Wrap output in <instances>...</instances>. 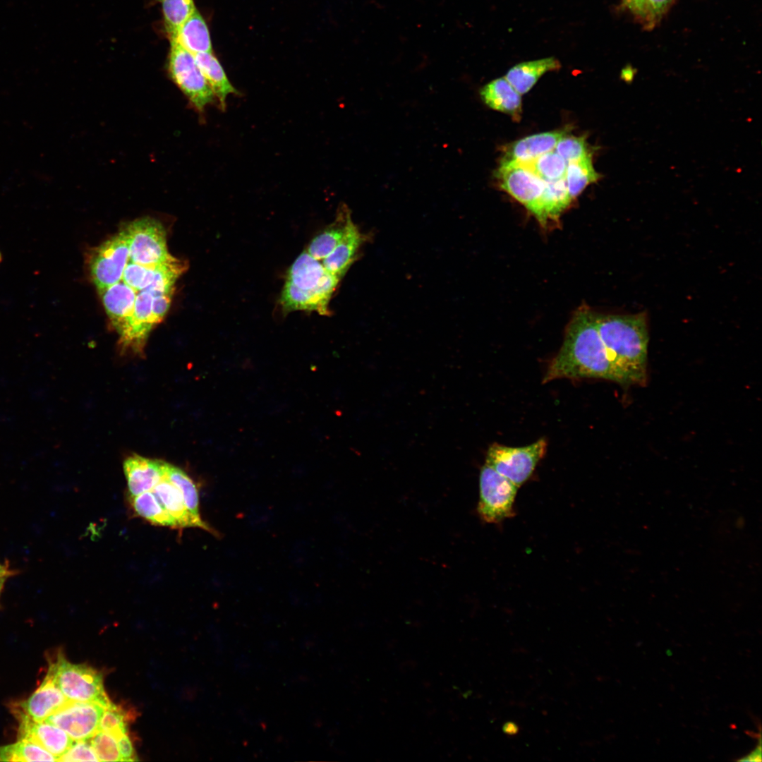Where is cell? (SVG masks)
Returning a JSON list of instances; mask_svg holds the SVG:
<instances>
[{"label": "cell", "mask_w": 762, "mask_h": 762, "mask_svg": "<svg viewBox=\"0 0 762 762\" xmlns=\"http://www.w3.org/2000/svg\"><path fill=\"white\" fill-rule=\"evenodd\" d=\"M601 378L622 385L599 334L596 315L579 310L572 320L560 351L550 362L543 383L561 378Z\"/></svg>", "instance_id": "6da1fadb"}, {"label": "cell", "mask_w": 762, "mask_h": 762, "mask_svg": "<svg viewBox=\"0 0 762 762\" xmlns=\"http://www.w3.org/2000/svg\"><path fill=\"white\" fill-rule=\"evenodd\" d=\"M596 323L622 385L645 384L648 344L645 316L596 315Z\"/></svg>", "instance_id": "7a4b0ae2"}, {"label": "cell", "mask_w": 762, "mask_h": 762, "mask_svg": "<svg viewBox=\"0 0 762 762\" xmlns=\"http://www.w3.org/2000/svg\"><path fill=\"white\" fill-rule=\"evenodd\" d=\"M340 279L327 271L320 260L303 251L287 271L279 300L282 312L314 311L329 315V301Z\"/></svg>", "instance_id": "3957f363"}, {"label": "cell", "mask_w": 762, "mask_h": 762, "mask_svg": "<svg viewBox=\"0 0 762 762\" xmlns=\"http://www.w3.org/2000/svg\"><path fill=\"white\" fill-rule=\"evenodd\" d=\"M47 674L70 701L95 702L104 708L111 702L102 672L85 664L69 662L61 651L54 660H49Z\"/></svg>", "instance_id": "277c9868"}, {"label": "cell", "mask_w": 762, "mask_h": 762, "mask_svg": "<svg viewBox=\"0 0 762 762\" xmlns=\"http://www.w3.org/2000/svg\"><path fill=\"white\" fill-rule=\"evenodd\" d=\"M168 71L171 80L193 106L202 111L214 95L195 60L194 54L174 40H170Z\"/></svg>", "instance_id": "5b68a950"}, {"label": "cell", "mask_w": 762, "mask_h": 762, "mask_svg": "<svg viewBox=\"0 0 762 762\" xmlns=\"http://www.w3.org/2000/svg\"><path fill=\"white\" fill-rule=\"evenodd\" d=\"M546 450L545 439L519 447L494 443L488 449L485 464L519 488L531 477Z\"/></svg>", "instance_id": "8992f818"}, {"label": "cell", "mask_w": 762, "mask_h": 762, "mask_svg": "<svg viewBox=\"0 0 762 762\" xmlns=\"http://www.w3.org/2000/svg\"><path fill=\"white\" fill-rule=\"evenodd\" d=\"M479 488L477 510L483 521L497 524L514 516L519 488L514 483L485 464L480 473Z\"/></svg>", "instance_id": "52a82bcc"}, {"label": "cell", "mask_w": 762, "mask_h": 762, "mask_svg": "<svg viewBox=\"0 0 762 762\" xmlns=\"http://www.w3.org/2000/svg\"><path fill=\"white\" fill-rule=\"evenodd\" d=\"M128 241L131 262L142 265L162 263L169 253L163 225L151 217H143L128 223L123 229Z\"/></svg>", "instance_id": "ba28073f"}, {"label": "cell", "mask_w": 762, "mask_h": 762, "mask_svg": "<svg viewBox=\"0 0 762 762\" xmlns=\"http://www.w3.org/2000/svg\"><path fill=\"white\" fill-rule=\"evenodd\" d=\"M129 261L128 241L123 229L94 249L89 265L97 290L120 282Z\"/></svg>", "instance_id": "9c48e42d"}, {"label": "cell", "mask_w": 762, "mask_h": 762, "mask_svg": "<svg viewBox=\"0 0 762 762\" xmlns=\"http://www.w3.org/2000/svg\"><path fill=\"white\" fill-rule=\"evenodd\" d=\"M495 176L500 186L536 217L545 181L516 162L502 161Z\"/></svg>", "instance_id": "30bf717a"}, {"label": "cell", "mask_w": 762, "mask_h": 762, "mask_svg": "<svg viewBox=\"0 0 762 762\" xmlns=\"http://www.w3.org/2000/svg\"><path fill=\"white\" fill-rule=\"evenodd\" d=\"M104 710L97 703L70 701L46 721L64 730L74 741H87L99 731Z\"/></svg>", "instance_id": "8fae6325"}, {"label": "cell", "mask_w": 762, "mask_h": 762, "mask_svg": "<svg viewBox=\"0 0 762 762\" xmlns=\"http://www.w3.org/2000/svg\"><path fill=\"white\" fill-rule=\"evenodd\" d=\"M11 711L18 722V739L37 744L54 756L57 761L75 742L64 730L46 720L35 721L11 706Z\"/></svg>", "instance_id": "7c38bea8"}, {"label": "cell", "mask_w": 762, "mask_h": 762, "mask_svg": "<svg viewBox=\"0 0 762 762\" xmlns=\"http://www.w3.org/2000/svg\"><path fill=\"white\" fill-rule=\"evenodd\" d=\"M152 298L153 295L148 291L138 292L133 313L119 332L123 349L140 353L150 332L158 324L152 313Z\"/></svg>", "instance_id": "4fadbf2b"}, {"label": "cell", "mask_w": 762, "mask_h": 762, "mask_svg": "<svg viewBox=\"0 0 762 762\" xmlns=\"http://www.w3.org/2000/svg\"><path fill=\"white\" fill-rule=\"evenodd\" d=\"M69 702L46 674L40 686L27 699L11 706L35 721H44Z\"/></svg>", "instance_id": "5bb4252c"}, {"label": "cell", "mask_w": 762, "mask_h": 762, "mask_svg": "<svg viewBox=\"0 0 762 762\" xmlns=\"http://www.w3.org/2000/svg\"><path fill=\"white\" fill-rule=\"evenodd\" d=\"M164 461L131 456L123 463L130 497L150 491L164 476Z\"/></svg>", "instance_id": "9a60e30c"}, {"label": "cell", "mask_w": 762, "mask_h": 762, "mask_svg": "<svg viewBox=\"0 0 762 762\" xmlns=\"http://www.w3.org/2000/svg\"><path fill=\"white\" fill-rule=\"evenodd\" d=\"M152 492L175 520L178 528L196 527L215 534V531L202 519H198L190 514L181 491L165 476L152 488Z\"/></svg>", "instance_id": "2e32d148"}, {"label": "cell", "mask_w": 762, "mask_h": 762, "mask_svg": "<svg viewBox=\"0 0 762 762\" xmlns=\"http://www.w3.org/2000/svg\"><path fill=\"white\" fill-rule=\"evenodd\" d=\"M365 237L351 217L341 240L333 250L322 260V265L327 271L339 279L343 277L356 260Z\"/></svg>", "instance_id": "e0dca14e"}, {"label": "cell", "mask_w": 762, "mask_h": 762, "mask_svg": "<svg viewBox=\"0 0 762 762\" xmlns=\"http://www.w3.org/2000/svg\"><path fill=\"white\" fill-rule=\"evenodd\" d=\"M98 292L109 319L119 333L133 313L138 292L122 280Z\"/></svg>", "instance_id": "ac0fdd59"}, {"label": "cell", "mask_w": 762, "mask_h": 762, "mask_svg": "<svg viewBox=\"0 0 762 762\" xmlns=\"http://www.w3.org/2000/svg\"><path fill=\"white\" fill-rule=\"evenodd\" d=\"M566 130L540 133L525 137L507 147L502 161L526 162L552 151Z\"/></svg>", "instance_id": "d6986e66"}, {"label": "cell", "mask_w": 762, "mask_h": 762, "mask_svg": "<svg viewBox=\"0 0 762 762\" xmlns=\"http://www.w3.org/2000/svg\"><path fill=\"white\" fill-rule=\"evenodd\" d=\"M480 94L483 101L490 108L519 119L521 112V95L504 77L495 79L483 86Z\"/></svg>", "instance_id": "ffe728a7"}, {"label": "cell", "mask_w": 762, "mask_h": 762, "mask_svg": "<svg viewBox=\"0 0 762 762\" xmlns=\"http://www.w3.org/2000/svg\"><path fill=\"white\" fill-rule=\"evenodd\" d=\"M560 68L555 57L544 58L519 63L509 70L505 79L520 95L526 93L546 72Z\"/></svg>", "instance_id": "44dd1931"}, {"label": "cell", "mask_w": 762, "mask_h": 762, "mask_svg": "<svg viewBox=\"0 0 762 762\" xmlns=\"http://www.w3.org/2000/svg\"><path fill=\"white\" fill-rule=\"evenodd\" d=\"M351 217L349 209L341 205L334 220L311 240L306 250L314 258L322 260L341 240Z\"/></svg>", "instance_id": "7402d4cb"}, {"label": "cell", "mask_w": 762, "mask_h": 762, "mask_svg": "<svg viewBox=\"0 0 762 762\" xmlns=\"http://www.w3.org/2000/svg\"><path fill=\"white\" fill-rule=\"evenodd\" d=\"M194 56L220 108L225 109L228 96L236 94L238 91L230 83L223 67L212 53L201 52Z\"/></svg>", "instance_id": "603a6c76"}, {"label": "cell", "mask_w": 762, "mask_h": 762, "mask_svg": "<svg viewBox=\"0 0 762 762\" xmlns=\"http://www.w3.org/2000/svg\"><path fill=\"white\" fill-rule=\"evenodd\" d=\"M170 40H176L193 54L201 52L212 53L208 28L197 9L182 24L176 36Z\"/></svg>", "instance_id": "cb8c5ba5"}, {"label": "cell", "mask_w": 762, "mask_h": 762, "mask_svg": "<svg viewBox=\"0 0 762 762\" xmlns=\"http://www.w3.org/2000/svg\"><path fill=\"white\" fill-rule=\"evenodd\" d=\"M570 198L564 179L554 181H545L536 218L545 224L548 218L557 217L570 203Z\"/></svg>", "instance_id": "d4e9b609"}, {"label": "cell", "mask_w": 762, "mask_h": 762, "mask_svg": "<svg viewBox=\"0 0 762 762\" xmlns=\"http://www.w3.org/2000/svg\"><path fill=\"white\" fill-rule=\"evenodd\" d=\"M130 502L137 515L152 524L178 528L175 520L167 512L152 492L147 491L131 497Z\"/></svg>", "instance_id": "484cf974"}, {"label": "cell", "mask_w": 762, "mask_h": 762, "mask_svg": "<svg viewBox=\"0 0 762 762\" xmlns=\"http://www.w3.org/2000/svg\"><path fill=\"white\" fill-rule=\"evenodd\" d=\"M600 175L595 171L591 153L567 164L565 181L570 198L578 196L589 184L597 181Z\"/></svg>", "instance_id": "4316f807"}, {"label": "cell", "mask_w": 762, "mask_h": 762, "mask_svg": "<svg viewBox=\"0 0 762 762\" xmlns=\"http://www.w3.org/2000/svg\"><path fill=\"white\" fill-rule=\"evenodd\" d=\"M57 758L37 744L18 739L16 743L0 746V761H55Z\"/></svg>", "instance_id": "83f0119b"}, {"label": "cell", "mask_w": 762, "mask_h": 762, "mask_svg": "<svg viewBox=\"0 0 762 762\" xmlns=\"http://www.w3.org/2000/svg\"><path fill=\"white\" fill-rule=\"evenodd\" d=\"M674 0H622L644 28H653Z\"/></svg>", "instance_id": "f1b7e54d"}, {"label": "cell", "mask_w": 762, "mask_h": 762, "mask_svg": "<svg viewBox=\"0 0 762 762\" xmlns=\"http://www.w3.org/2000/svg\"><path fill=\"white\" fill-rule=\"evenodd\" d=\"M135 718V711L126 709L124 706L111 702L104 708L99 721V730L111 734L118 740L128 733V726Z\"/></svg>", "instance_id": "f546056e"}, {"label": "cell", "mask_w": 762, "mask_h": 762, "mask_svg": "<svg viewBox=\"0 0 762 762\" xmlns=\"http://www.w3.org/2000/svg\"><path fill=\"white\" fill-rule=\"evenodd\" d=\"M164 476L179 489L190 514L202 520L198 490L193 480L183 470L167 462L164 464Z\"/></svg>", "instance_id": "4dcf8cb0"}, {"label": "cell", "mask_w": 762, "mask_h": 762, "mask_svg": "<svg viewBox=\"0 0 762 762\" xmlns=\"http://www.w3.org/2000/svg\"><path fill=\"white\" fill-rule=\"evenodd\" d=\"M519 163L545 181H554L565 178L567 164L555 150L545 153L531 161Z\"/></svg>", "instance_id": "1f68e13d"}, {"label": "cell", "mask_w": 762, "mask_h": 762, "mask_svg": "<svg viewBox=\"0 0 762 762\" xmlns=\"http://www.w3.org/2000/svg\"><path fill=\"white\" fill-rule=\"evenodd\" d=\"M165 30L169 38H174L182 24L195 11L193 0H159Z\"/></svg>", "instance_id": "d6a6232c"}, {"label": "cell", "mask_w": 762, "mask_h": 762, "mask_svg": "<svg viewBox=\"0 0 762 762\" xmlns=\"http://www.w3.org/2000/svg\"><path fill=\"white\" fill-rule=\"evenodd\" d=\"M155 267V265L146 266L129 261L121 280L137 292L144 291L153 280Z\"/></svg>", "instance_id": "836d02e7"}, {"label": "cell", "mask_w": 762, "mask_h": 762, "mask_svg": "<svg viewBox=\"0 0 762 762\" xmlns=\"http://www.w3.org/2000/svg\"><path fill=\"white\" fill-rule=\"evenodd\" d=\"M567 164L580 159L590 154L585 137L565 134L557 142L554 150Z\"/></svg>", "instance_id": "e575fe53"}, {"label": "cell", "mask_w": 762, "mask_h": 762, "mask_svg": "<svg viewBox=\"0 0 762 762\" xmlns=\"http://www.w3.org/2000/svg\"><path fill=\"white\" fill-rule=\"evenodd\" d=\"M90 742L99 761H122L118 742L111 734L99 730Z\"/></svg>", "instance_id": "d590c367"}, {"label": "cell", "mask_w": 762, "mask_h": 762, "mask_svg": "<svg viewBox=\"0 0 762 762\" xmlns=\"http://www.w3.org/2000/svg\"><path fill=\"white\" fill-rule=\"evenodd\" d=\"M58 761H99L90 740L75 741Z\"/></svg>", "instance_id": "8d00e7d4"}, {"label": "cell", "mask_w": 762, "mask_h": 762, "mask_svg": "<svg viewBox=\"0 0 762 762\" xmlns=\"http://www.w3.org/2000/svg\"><path fill=\"white\" fill-rule=\"evenodd\" d=\"M174 291L153 296L152 302V313L156 320L160 322L167 314L171 302Z\"/></svg>", "instance_id": "74e56055"}, {"label": "cell", "mask_w": 762, "mask_h": 762, "mask_svg": "<svg viewBox=\"0 0 762 762\" xmlns=\"http://www.w3.org/2000/svg\"><path fill=\"white\" fill-rule=\"evenodd\" d=\"M117 742L122 761H135L139 760L128 733L123 735L117 740Z\"/></svg>", "instance_id": "f35d334b"}, {"label": "cell", "mask_w": 762, "mask_h": 762, "mask_svg": "<svg viewBox=\"0 0 762 762\" xmlns=\"http://www.w3.org/2000/svg\"><path fill=\"white\" fill-rule=\"evenodd\" d=\"M740 761H761V742L749 754L744 756L742 758L739 759Z\"/></svg>", "instance_id": "ab89813d"}, {"label": "cell", "mask_w": 762, "mask_h": 762, "mask_svg": "<svg viewBox=\"0 0 762 762\" xmlns=\"http://www.w3.org/2000/svg\"><path fill=\"white\" fill-rule=\"evenodd\" d=\"M18 574V572L15 569H11L8 564L0 563V578L9 577Z\"/></svg>", "instance_id": "60d3db41"}, {"label": "cell", "mask_w": 762, "mask_h": 762, "mask_svg": "<svg viewBox=\"0 0 762 762\" xmlns=\"http://www.w3.org/2000/svg\"><path fill=\"white\" fill-rule=\"evenodd\" d=\"M634 75V73L633 72V69L631 68H625L622 72V78L627 83H629L633 80Z\"/></svg>", "instance_id": "b9f144b4"}, {"label": "cell", "mask_w": 762, "mask_h": 762, "mask_svg": "<svg viewBox=\"0 0 762 762\" xmlns=\"http://www.w3.org/2000/svg\"><path fill=\"white\" fill-rule=\"evenodd\" d=\"M6 579H7L6 577L0 578V597H1V593H2L3 590H4Z\"/></svg>", "instance_id": "7bdbcfd3"}, {"label": "cell", "mask_w": 762, "mask_h": 762, "mask_svg": "<svg viewBox=\"0 0 762 762\" xmlns=\"http://www.w3.org/2000/svg\"><path fill=\"white\" fill-rule=\"evenodd\" d=\"M2 260H3V255H2L1 252L0 251V263H1Z\"/></svg>", "instance_id": "ee69618b"}]
</instances>
